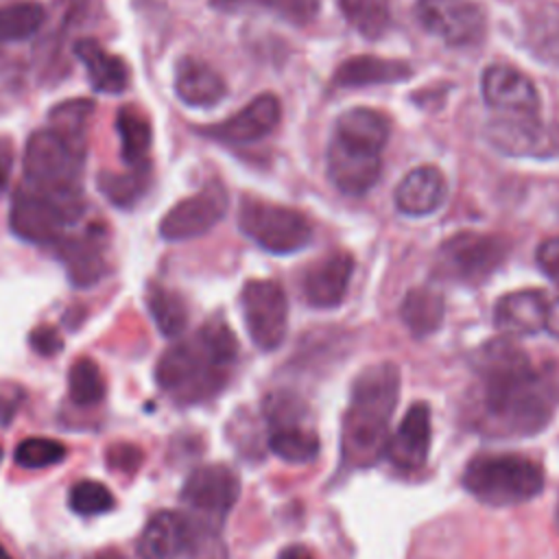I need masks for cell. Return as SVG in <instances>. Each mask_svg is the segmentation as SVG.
<instances>
[{
	"label": "cell",
	"mask_w": 559,
	"mask_h": 559,
	"mask_svg": "<svg viewBox=\"0 0 559 559\" xmlns=\"http://www.w3.org/2000/svg\"><path fill=\"white\" fill-rule=\"evenodd\" d=\"M474 367H476L480 380L533 373V365H531L526 352H522L509 338H491V341H487L476 352Z\"/></svg>",
	"instance_id": "obj_29"
},
{
	"label": "cell",
	"mask_w": 559,
	"mask_h": 559,
	"mask_svg": "<svg viewBox=\"0 0 559 559\" xmlns=\"http://www.w3.org/2000/svg\"><path fill=\"white\" fill-rule=\"evenodd\" d=\"M11 166H13V151L9 146V142L0 144V192L4 190L9 175H11Z\"/></svg>",
	"instance_id": "obj_44"
},
{
	"label": "cell",
	"mask_w": 559,
	"mask_h": 559,
	"mask_svg": "<svg viewBox=\"0 0 559 559\" xmlns=\"http://www.w3.org/2000/svg\"><path fill=\"white\" fill-rule=\"evenodd\" d=\"M46 20L39 2L26 0L0 9V41H22L33 37Z\"/></svg>",
	"instance_id": "obj_35"
},
{
	"label": "cell",
	"mask_w": 559,
	"mask_h": 559,
	"mask_svg": "<svg viewBox=\"0 0 559 559\" xmlns=\"http://www.w3.org/2000/svg\"><path fill=\"white\" fill-rule=\"evenodd\" d=\"M507 253L509 242L504 238L463 231L439 247L435 269L445 280L476 284L489 277L504 262Z\"/></svg>",
	"instance_id": "obj_7"
},
{
	"label": "cell",
	"mask_w": 559,
	"mask_h": 559,
	"mask_svg": "<svg viewBox=\"0 0 559 559\" xmlns=\"http://www.w3.org/2000/svg\"><path fill=\"white\" fill-rule=\"evenodd\" d=\"M400 367L389 360L369 365L356 376L341 421L345 465L371 467L386 454L389 421L400 400Z\"/></svg>",
	"instance_id": "obj_1"
},
{
	"label": "cell",
	"mask_w": 559,
	"mask_h": 559,
	"mask_svg": "<svg viewBox=\"0 0 559 559\" xmlns=\"http://www.w3.org/2000/svg\"><path fill=\"white\" fill-rule=\"evenodd\" d=\"M227 205L229 197L225 186L221 181H207L199 192L181 199L164 214L159 236L168 242L199 238L225 216Z\"/></svg>",
	"instance_id": "obj_10"
},
{
	"label": "cell",
	"mask_w": 559,
	"mask_h": 559,
	"mask_svg": "<svg viewBox=\"0 0 559 559\" xmlns=\"http://www.w3.org/2000/svg\"><path fill=\"white\" fill-rule=\"evenodd\" d=\"M85 155L76 153L59 133L52 129L35 131L24 146V175L37 190H57L76 186Z\"/></svg>",
	"instance_id": "obj_8"
},
{
	"label": "cell",
	"mask_w": 559,
	"mask_h": 559,
	"mask_svg": "<svg viewBox=\"0 0 559 559\" xmlns=\"http://www.w3.org/2000/svg\"><path fill=\"white\" fill-rule=\"evenodd\" d=\"M280 116L282 107L277 96L260 94L223 122L203 127L201 133L225 144H249L266 138L277 127Z\"/></svg>",
	"instance_id": "obj_15"
},
{
	"label": "cell",
	"mask_w": 559,
	"mask_h": 559,
	"mask_svg": "<svg viewBox=\"0 0 559 559\" xmlns=\"http://www.w3.org/2000/svg\"><path fill=\"white\" fill-rule=\"evenodd\" d=\"M528 44L537 57L559 63V7H548L533 17Z\"/></svg>",
	"instance_id": "obj_39"
},
{
	"label": "cell",
	"mask_w": 559,
	"mask_h": 559,
	"mask_svg": "<svg viewBox=\"0 0 559 559\" xmlns=\"http://www.w3.org/2000/svg\"><path fill=\"white\" fill-rule=\"evenodd\" d=\"M107 463L111 469L133 472L142 463V450L133 443H116L107 450Z\"/></svg>",
	"instance_id": "obj_42"
},
{
	"label": "cell",
	"mask_w": 559,
	"mask_h": 559,
	"mask_svg": "<svg viewBox=\"0 0 559 559\" xmlns=\"http://www.w3.org/2000/svg\"><path fill=\"white\" fill-rule=\"evenodd\" d=\"M146 306L164 336H179L188 325V306L183 297L162 284H151L146 290Z\"/></svg>",
	"instance_id": "obj_31"
},
{
	"label": "cell",
	"mask_w": 559,
	"mask_h": 559,
	"mask_svg": "<svg viewBox=\"0 0 559 559\" xmlns=\"http://www.w3.org/2000/svg\"><path fill=\"white\" fill-rule=\"evenodd\" d=\"M70 400L79 406H94L105 397V380L92 358H79L68 373Z\"/></svg>",
	"instance_id": "obj_37"
},
{
	"label": "cell",
	"mask_w": 559,
	"mask_h": 559,
	"mask_svg": "<svg viewBox=\"0 0 559 559\" xmlns=\"http://www.w3.org/2000/svg\"><path fill=\"white\" fill-rule=\"evenodd\" d=\"M0 559H13L9 552H7V548L0 544Z\"/></svg>",
	"instance_id": "obj_48"
},
{
	"label": "cell",
	"mask_w": 559,
	"mask_h": 559,
	"mask_svg": "<svg viewBox=\"0 0 559 559\" xmlns=\"http://www.w3.org/2000/svg\"><path fill=\"white\" fill-rule=\"evenodd\" d=\"M68 504L79 515H100V513L111 511L116 500L107 485L85 478L70 487Z\"/></svg>",
	"instance_id": "obj_40"
},
{
	"label": "cell",
	"mask_w": 559,
	"mask_h": 559,
	"mask_svg": "<svg viewBox=\"0 0 559 559\" xmlns=\"http://www.w3.org/2000/svg\"><path fill=\"white\" fill-rule=\"evenodd\" d=\"M28 343H31L33 352H37L39 356H57L63 349V338L57 332V328H52V325H37L31 332Z\"/></svg>",
	"instance_id": "obj_41"
},
{
	"label": "cell",
	"mask_w": 559,
	"mask_h": 559,
	"mask_svg": "<svg viewBox=\"0 0 559 559\" xmlns=\"http://www.w3.org/2000/svg\"><path fill=\"white\" fill-rule=\"evenodd\" d=\"M277 559H314V557H312V552H310L306 546L293 544V546L284 548V550L280 552V557H277Z\"/></svg>",
	"instance_id": "obj_46"
},
{
	"label": "cell",
	"mask_w": 559,
	"mask_h": 559,
	"mask_svg": "<svg viewBox=\"0 0 559 559\" xmlns=\"http://www.w3.org/2000/svg\"><path fill=\"white\" fill-rule=\"evenodd\" d=\"M59 260L68 271V280L76 288H90L98 284L107 273V262L96 236L85 234L81 238L59 240Z\"/></svg>",
	"instance_id": "obj_26"
},
{
	"label": "cell",
	"mask_w": 559,
	"mask_h": 559,
	"mask_svg": "<svg viewBox=\"0 0 559 559\" xmlns=\"http://www.w3.org/2000/svg\"><path fill=\"white\" fill-rule=\"evenodd\" d=\"M430 406L426 402H415L402 417L395 432L389 437L386 454L389 461L406 472L424 467L430 452Z\"/></svg>",
	"instance_id": "obj_18"
},
{
	"label": "cell",
	"mask_w": 559,
	"mask_h": 559,
	"mask_svg": "<svg viewBox=\"0 0 559 559\" xmlns=\"http://www.w3.org/2000/svg\"><path fill=\"white\" fill-rule=\"evenodd\" d=\"M555 522H557V528H559V500H557V511H555Z\"/></svg>",
	"instance_id": "obj_49"
},
{
	"label": "cell",
	"mask_w": 559,
	"mask_h": 559,
	"mask_svg": "<svg viewBox=\"0 0 559 559\" xmlns=\"http://www.w3.org/2000/svg\"><path fill=\"white\" fill-rule=\"evenodd\" d=\"M15 408H17V402H15V397H13V400L0 397V421H2V424H9V419L13 417Z\"/></svg>",
	"instance_id": "obj_47"
},
{
	"label": "cell",
	"mask_w": 559,
	"mask_h": 559,
	"mask_svg": "<svg viewBox=\"0 0 559 559\" xmlns=\"http://www.w3.org/2000/svg\"><path fill=\"white\" fill-rule=\"evenodd\" d=\"M537 264L559 286V236L548 238L537 247Z\"/></svg>",
	"instance_id": "obj_43"
},
{
	"label": "cell",
	"mask_w": 559,
	"mask_h": 559,
	"mask_svg": "<svg viewBox=\"0 0 559 559\" xmlns=\"http://www.w3.org/2000/svg\"><path fill=\"white\" fill-rule=\"evenodd\" d=\"M74 57L83 63L92 87L100 94H122L129 87L131 70L127 61L107 48H103L96 39L83 37L74 41Z\"/></svg>",
	"instance_id": "obj_22"
},
{
	"label": "cell",
	"mask_w": 559,
	"mask_h": 559,
	"mask_svg": "<svg viewBox=\"0 0 559 559\" xmlns=\"http://www.w3.org/2000/svg\"><path fill=\"white\" fill-rule=\"evenodd\" d=\"M238 343L225 321H207L188 341L164 352L155 378L164 391L183 402H199L214 395L227 380L236 360Z\"/></svg>",
	"instance_id": "obj_2"
},
{
	"label": "cell",
	"mask_w": 559,
	"mask_h": 559,
	"mask_svg": "<svg viewBox=\"0 0 559 559\" xmlns=\"http://www.w3.org/2000/svg\"><path fill=\"white\" fill-rule=\"evenodd\" d=\"M417 15L428 33L450 46H472L485 37V11L472 0H419Z\"/></svg>",
	"instance_id": "obj_13"
},
{
	"label": "cell",
	"mask_w": 559,
	"mask_h": 559,
	"mask_svg": "<svg viewBox=\"0 0 559 559\" xmlns=\"http://www.w3.org/2000/svg\"><path fill=\"white\" fill-rule=\"evenodd\" d=\"M487 140L513 157H559V127L542 122L537 116L502 114L489 122Z\"/></svg>",
	"instance_id": "obj_12"
},
{
	"label": "cell",
	"mask_w": 559,
	"mask_h": 559,
	"mask_svg": "<svg viewBox=\"0 0 559 559\" xmlns=\"http://www.w3.org/2000/svg\"><path fill=\"white\" fill-rule=\"evenodd\" d=\"M400 317L413 336L424 338L439 330L443 321V297L426 286L411 288L402 301Z\"/></svg>",
	"instance_id": "obj_30"
},
{
	"label": "cell",
	"mask_w": 559,
	"mask_h": 559,
	"mask_svg": "<svg viewBox=\"0 0 559 559\" xmlns=\"http://www.w3.org/2000/svg\"><path fill=\"white\" fill-rule=\"evenodd\" d=\"M485 103L502 114L537 116L539 94L531 79L511 66H489L480 79Z\"/></svg>",
	"instance_id": "obj_16"
},
{
	"label": "cell",
	"mask_w": 559,
	"mask_h": 559,
	"mask_svg": "<svg viewBox=\"0 0 559 559\" xmlns=\"http://www.w3.org/2000/svg\"><path fill=\"white\" fill-rule=\"evenodd\" d=\"M242 319L251 341L264 349H277L286 336L288 301L275 280H249L240 293Z\"/></svg>",
	"instance_id": "obj_9"
},
{
	"label": "cell",
	"mask_w": 559,
	"mask_h": 559,
	"mask_svg": "<svg viewBox=\"0 0 559 559\" xmlns=\"http://www.w3.org/2000/svg\"><path fill=\"white\" fill-rule=\"evenodd\" d=\"M175 92L188 107H214L223 100L227 85L223 76L197 57H183L175 68Z\"/></svg>",
	"instance_id": "obj_23"
},
{
	"label": "cell",
	"mask_w": 559,
	"mask_h": 559,
	"mask_svg": "<svg viewBox=\"0 0 559 559\" xmlns=\"http://www.w3.org/2000/svg\"><path fill=\"white\" fill-rule=\"evenodd\" d=\"M238 227L271 253H293L312 238V225L299 210L260 199H245L240 203Z\"/></svg>",
	"instance_id": "obj_5"
},
{
	"label": "cell",
	"mask_w": 559,
	"mask_h": 559,
	"mask_svg": "<svg viewBox=\"0 0 559 559\" xmlns=\"http://www.w3.org/2000/svg\"><path fill=\"white\" fill-rule=\"evenodd\" d=\"M552 406L535 371L483 380L474 424L491 437H531L548 426Z\"/></svg>",
	"instance_id": "obj_3"
},
{
	"label": "cell",
	"mask_w": 559,
	"mask_h": 559,
	"mask_svg": "<svg viewBox=\"0 0 559 559\" xmlns=\"http://www.w3.org/2000/svg\"><path fill=\"white\" fill-rule=\"evenodd\" d=\"M192 542H197V537L186 515L159 511L146 522L138 539V555L140 559H179Z\"/></svg>",
	"instance_id": "obj_20"
},
{
	"label": "cell",
	"mask_w": 559,
	"mask_h": 559,
	"mask_svg": "<svg viewBox=\"0 0 559 559\" xmlns=\"http://www.w3.org/2000/svg\"><path fill=\"white\" fill-rule=\"evenodd\" d=\"M68 450L61 441L50 437H28L15 445L13 459L24 469H41L57 465L66 459Z\"/></svg>",
	"instance_id": "obj_38"
},
{
	"label": "cell",
	"mask_w": 559,
	"mask_h": 559,
	"mask_svg": "<svg viewBox=\"0 0 559 559\" xmlns=\"http://www.w3.org/2000/svg\"><path fill=\"white\" fill-rule=\"evenodd\" d=\"M546 330L559 338V299L548 301V314H546Z\"/></svg>",
	"instance_id": "obj_45"
},
{
	"label": "cell",
	"mask_w": 559,
	"mask_h": 559,
	"mask_svg": "<svg viewBox=\"0 0 559 559\" xmlns=\"http://www.w3.org/2000/svg\"><path fill=\"white\" fill-rule=\"evenodd\" d=\"M389 131L391 124L384 114L369 107H354L338 116L332 138L371 153H380L389 140Z\"/></svg>",
	"instance_id": "obj_27"
},
{
	"label": "cell",
	"mask_w": 559,
	"mask_h": 559,
	"mask_svg": "<svg viewBox=\"0 0 559 559\" xmlns=\"http://www.w3.org/2000/svg\"><path fill=\"white\" fill-rule=\"evenodd\" d=\"M269 448L286 463H310L319 454L317 430L306 419V404L290 391H275L264 400Z\"/></svg>",
	"instance_id": "obj_6"
},
{
	"label": "cell",
	"mask_w": 559,
	"mask_h": 559,
	"mask_svg": "<svg viewBox=\"0 0 559 559\" xmlns=\"http://www.w3.org/2000/svg\"><path fill=\"white\" fill-rule=\"evenodd\" d=\"M238 496L240 478L223 463L197 467L181 487L183 504L201 515L203 524H218L234 509Z\"/></svg>",
	"instance_id": "obj_11"
},
{
	"label": "cell",
	"mask_w": 559,
	"mask_h": 559,
	"mask_svg": "<svg viewBox=\"0 0 559 559\" xmlns=\"http://www.w3.org/2000/svg\"><path fill=\"white\" fill-rule=\"evenodd\" d=\"M218 11H266L293 24H308L319 11V0H210Z\"/></svg>",
	"instance_id": "obj_33"
},
{
	"label": "cell",
	"mask_w": 559,
	"mask_h": 559,
	"mask_svg": "<svg viewBox=\"0 0 559 559\" xmlns=\"http://www.w3.org/2000/svg\"><path fill=\"white\" fill-rule=\"evenodd\" d=\"M92 111H94V100L90 98L63 100L50 109L52 131L59 133L81 155H85V133H87Z\"/></svg>",
	"instance_id": "obj_32"
},
{
	"label": "cell",
	"mask_w": 559,
	"mask_h": 559,
	"mask_svg": "<svg viewBox=\"0 0 559 559\" xmlns=\"http://www.w3.org/2000/svg\"><path fill=\"white\" fill-rule=\"evenodd\" d=\"M151 181L148 166L142 168H129L127 173H98L96 186L100 194H105L116 207H131L142 199Z\"/></svg>",
	"instance_id": "obj_34"
},
{
	"label": "cell",
	"mask_w": 559,
	"mask_h": 559,
	"mask_svg": "<svg viewBox=\"0 0 559 559\" xmlns=\"http://www.w3.org/2000/svg\"><path fill=\"white\" fill-rule=\"evenodd\" d=\"M463 487L489 507H513L542 493L544 469L522 454H478L465 465Z\"/></svg>",
	"instance_id": "obj_4"
},
{
	"label": "cell",
	"mask_w": 559,
	"mask_h": 559,
	"mask_svg": "<svg viewBox=\"0 0 559 559\" xmlns=\"http://www.w3.org/2000/svg\"><path fill=\"white\" fill-rule=\"evenodd\" d=\"M548 299L539 290H515L502 295L493 306V323L511 336L537 334L546 328Z\"/></svg>",
	"instance_id": "obj_21"
},
{
	"label": "cell",
	"mask_w": 559,
	"mask_h": 559,
	"mask_svg": "<svg viewBox=\"0 0 559 559\" xmlns=\"http://www.w3.org/2000/svg\"><path fill=\"white\" fill-rule=\"evenodd\" d=\"M116 131L120 138V157L129 168L148 166V153L153 144V129L148 116L135 107L124 105L116 116Z\"/></svg>",
	"instance_id": "obj_28"
},
{
	"label": "cell",
	"mask_w": 559,
	"mask_h": 559,
	"mask_svg": "<svg viewBox=\"0 0 559 559\" xmlns=\"http://www.w3.org/2000/svg\"><path fill=\"white\" fill-rule=\"evenodd\" d=\"M445 199V179L435 166H419L397 183L393 201L402 214L426 216Z\"/></svg>",
	"instance_id": "obj_24"
},
{
	"label": "cell",
	"mask_w": 559,
	"mask_h": 559,
	"mask_svg": "<svg viewBox=\"0 0 559 559\" xmlns=\"http://www.w3.org/2000/svg\"><path fill=\"white\" fill-rule=\"evenodd\" d=\"M413 68L397 59H382L373 55H358L345 59L334 76L332 83L336 87H367V85H384V83H400L408 79Z\"/></svg>",
	"instance_id": "obj_25"
},
{
	"label": "cell",
	"mask_w": 559,
	"mask_h": 559,
	"mask_svg": "<svg viewBox=\"0 0 559 559\" xmlns=\"http://www.w3.org/2000/svg\"><path fill=\"white\" fill-rule=\"evenodd\" d=\"M68 216L41 190H17L9 210L11 231L31 245H52L63 236Z\"/></svg>",
	"instance_id": "obj_14"
},
{
	"label": "cell",
	"mask_w": 559,
	"mask_h": 559,
	"mask_svg": "<svg viewBox=\"0 0 559 559\" xmlns=\"http://www.w3.org/2000/svg\"><path fill=\"white\" fill-rule=\"evenodd\" d=\"M354 273V258L347 251H332L306 266L301 288L314 308H334L345 295Z\"/></svg>",
	"instance_id": "obj_19"
},
{
	"label": "cell",
	"mask_w": 559,
	"mask_h": 559,
	"mask_svg": "<svg viewBox=\"0 0 559 559\" xmlns=\"http://www.w3.org/2000/svg\"><path fill=\"white\" fill-rule=\"evenodd\" d=\"M382 173L380 153H371L336 138L328 146V175L332 183L345 194H365L376 186Z\"/></svg>",
	"instance_id": "obj_17"
},
{
	"label": "cell",
	"mask_w": 559,
	"mask_h": 559,
	"mask_svg": "<svg viewBox=\"0 0 559 559\" xmlns=\"http://www.w3.org/2000/svg\"><path fill=\"white\" fill-rule=\"evenodd\" d=\"M341 11L347 22L365 37H380L391 22L389 0H341Z\"/></svg>",
	"instance_id": "obj_36"
},
{
	"label": "cell",
	"mask_w": 559,
	"mask_h": 559,
	"mask_svg": "<svg viewBox=\"0 0 559 559\" xmlns=\"http://www.w3.org/2000/svg\"><path fill=\"white\" fill-rule=\"evenodd\" d=\"M0 461H2V445H0Z\"/></svg>",
	"instance_id": "obj_50"
}]
</instances>
